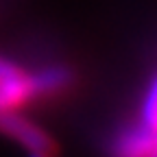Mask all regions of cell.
Masks as SVG:
<instances>
[{"label": "cell", "mask_w": 157, "mask_h": 157, "mask_svg": "<svg viewBox=\"0 0 157 157\" xmlns=\"http://www.w3.org/2000/svg\"><path fill=\"white\" fill-rule=\"evenodd\" d=\"M109 157H157V74L142 92L140 109L107 140Z\"/></svg>", "instance_id": "cell-1"}, {"label": "cell", "mask_w": 157, "mask_h": 157, "mask_svg": "<svg viewBox=\"0 0 157 157\" xmlns=\"http://www.w3.org/2000/svg\"><path fill=\"white\" fill-rule=\"evenodd\" d=\"M9 72H11V63H9V59L0 55V87L5 85V81L9 78Z\"/></svg>", "instance_id": "cell-2"}]
</instances>
